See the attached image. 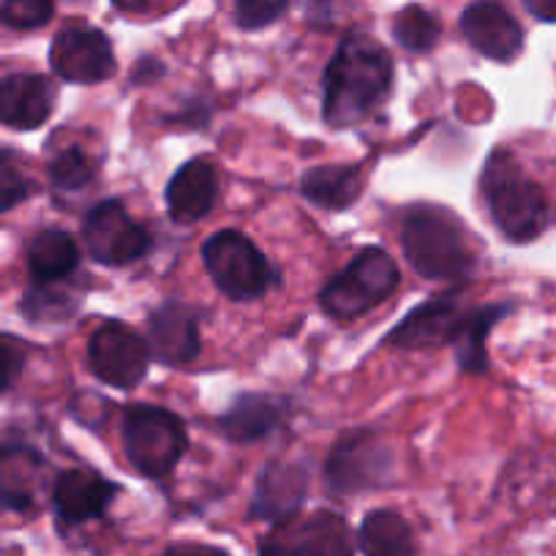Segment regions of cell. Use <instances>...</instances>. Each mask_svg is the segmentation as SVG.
<instances>
[{"label":"cell","instance_id":"2e32d148","mask_svg":"<svg viewBox=\"0 0 556 556\" xmlns=\"http://www.w3.org/2000/svg\"><path fill=\"white\" fill-rule=\"evenodd\" d=\"M308 491V472L301 464H267L256 478L251 518L287 523L298 518Z\"/></svg>","mask_w":556,"mask_h":556},{"label":"cell","instance_id":"f1b7e54d","mask_svg":"<svg viewBox=\"0 0 556 556\" xmlns=\"http://www.w3.org/2000/svg\"><path fill=\"white\" fill-rule=\"evenodd\" d=\"M55 14V0H0V25L12 30L45 28Z\"/></svg>","mask_w":556,"mask_h":556},{"label":"cell","instance_id":"277c9868","mask_svg":"<svg viewBox=\"0 0 556 556\" xmlns=\"http://www.w3.org/2000/svg\"><path fill=\"white\" fill-rule=\"evenodd\" d=\"M399 265L393 256L379 245H368L323 287L319 308L330 319L350 323L382 306L399 287Z\"/></svg>","mask_w":556,"mask_h":556},{"label":"cell","instance_id":"d6986e66","mask_svg":"<svg viewBox=\"0 0 556 556\" xmlns=\"http://www.w3.org/2000/svg\"><path fill=\"white\" fill-rule=\"evenodd\" d=\"M218 200V169L207 159H191L167 186V207L175 224H197Z\"/></svg>","mask_w":556,"mask_h":556},{"label":"cell","instance_id":"6da1fadb","mask_svg":"<svg viewBox=\"0 0 556 556\" xmlns=\"http://www.w3.org/2000/svg\"><path fill=\"white\" fill-rule=\"evenodd\" d=\"M393 88V58L366 34H350L325 68L328 126L350 128L366 121Z\"/></svg>","mask_w":556,"mask_h":556},{"label":"cell","instance_id":"ffe728a7","mask_svg":"<svg viewBox=\"0 0 556 556\" xmlns=\"http://www.w3.org/2000/svg\"><path fill=\"white\" fill-rule=\"evenodd\" d=\"M79 267V245L63 229H45L28 243V270L34 285L66 281Z\"/></svg>","mask_w":556,"mask_h":556},{"label":"cell","instance_id":"7402d4cb","mask_svg":"<svg viewBox=\"0 0 556 556\" xmlns=\"http://www.w3.org/2000/svg\"><path fill=\"white\" fill-rule=\"evenodd\" d=\"M363 173L357 167H314L303 175L301 194L325 211H346L361 200Z\"/></svg>","mask_w":556,"mask_h":556},{"label":"cell","instance_id":"4dcf8cb0","mask_svg":"<svg viewBox=\"0 0 556 556\" xmlns=\"http://www.w3.org/2000/svg\"><path fill=\"white\" fill-rule=\"evenodd\" d=\"M25 361H28L25 341H20L17 336L0 333V395L9 393L20 382Z\"/></svg>","mask_w":556,"mask_h":556},{"label":"cell","instance_id":"8992f818","mask_svg":"<svg viewBox=\"0 0 556 556\" xmlns=\"http://www.w3.org/2000/svg\"><path fill=\"white\" fill-rule=\"evenodd\" d=\"M202 260L213 285L229 298V301H256L265 292H270L278 281L276 267L267 262V256L235 229H222L202 245Z\"/></svg>","mask_w":556,"mask_h":556},{"label":"cell","instance_id":"cb8c5ba5","mask_svg":"<svg viewBox=\"0 0 556 556\" xmlns=\"http://www.w3.org/2000/svg\"><path fill=\"white\" fill-rule=\"evenodd\" d=\"M513 306H483L469 308V317L464 323L462 336L453 346H456L458 366L469 374H483L489 368V352H485V336L489 330L500 323L505 314H510Z\"/></svg>","mask_w":556,"mask_h":556},{"label":"cell","instance_id":"d6a6232c","mask_svg":"<svg viewBox=\"0 0 556 556\" xmlns=\"http://www.w3.org/2000/svg\"><path fill=\"white\" fill-rule=\"evenodd\" d=\"M523 7L540 23H556V0H523Z\"/></svg>","mask_w":556,"mask_h":556},{"label":"cell","instance_id":"5b68a950","mask_svg":"<svg viewBox=\"0 0 556 556\" xmlns=\"http://www.w3.org/2000/svg\"><path fill=\"white\" fill-rule=\"evenodd\" d=\"M189 437L175 412L151 404L128 406L123 417V447L142 478H167L184 458Z\"/></svg>","mask_w":556,"mask_h":556},{"label":"cell","instance_id":"9c48e42d","mask_svg":"<svg viewBox=\"0 0 556 556\" xmlns=\"http://www.w3.org/2000/svg\"><path fill=\"white\" fill-rule=\"evenodd\" d=\"M260 556H355L350 527L339 513L319 510L308 518L278 523L260 545Z\"/></svg>","mask_w":556,"mask_h":556},{"label":"cell","instance_id":"ba28073f","mask_svg":"<svg viewBox=\"0 0 556 556\" xmlns=\"http://www.w3.org/2000/svg\"><path fill=\"white\" fill-rule=\"evenodd\" d=\"M146 339L123 323H104L96 328L88 344V366L96 377L115 390L137 388L148 374Z\"/></svg>","mask_w":556,"mask_h":556},{"label":"cell","instance_id":"4fadbf2b","mask_svg":"<svg viewBox=\"0 0 556 556\" xmlns=\"http://www.w3.org/2000/svg\"><path fill=\"white\" fill-rule=\"evenodd\" d=\"M117 494L121 489L93 469H68L52 485V510L61 527H79L104 516Z\"/></svg>","mask_w":556,"mask_h":556},{"label":"cell","instance_id":"44dd1931","mask_svg":"<svg viewBox=\"0 0 556 556\" xmlns=\"http://www.w3.org/2000/svg\"><path fill=\"white\" fill-rule=\"evenodd\" d=\"M363 556H415V534L401 513L379 507L366 513L357 529Z\"/></svg>","mask_w":556,"mask_h":556},{"label":"cell","instance_id":"52a82bcc","mask_svg":"<svg viewBox=\"0 0 556 556\" xmlns=\"http://www.w3.org/2000/svg\"><path fill=\"white\" fill-rule=\"evenodd\" d=\"M83 240L96 262L123 267L146 256L151 249V235L139 227L117 200H104L90 207L83 224Z\"/></svg>","mask_w":556,"mask_h":556},{"label":"cell","instance_id":"e0dca14e","mask_svg":"<svg viewBox=\"0 0 556 556\" xmlns=\"http://www.w3.org/2000/svg\"><path fill=\"white\" fill-rule=\"evenodd\" d=\"M55 106V85L41 74L17 72L0 77V123L17 131L45 126Z\"/></svg>","mask_w":556,"mask_h":556},{"label":"cell","instance_id":"1f68e13d","mask_svg":"<svg viewBox=\"0 0 556 556\" xmlns=\"http://www.w3.org/2000/svg\"><path fill=\"white\" fill-rule=\"evenodd\" d=\"M162 556H229V554L224 548H216V545L178 543V545H169Z\"/></svg>","mask_w":556,"mask_h":556},{"label":"cell","instance_id":"30bf717a","mask_svg":"<svg viewBox=\"0 0 556 556\" xmlns=\"http://www.w3.org/2000/svg\"><path fill=\"white\" fill-rule=\"evenodd\" d=\"M328 485L336 494H355L388 483L390 451L379 437L368 431H352L336 442L328 458Z\"/></svg>","mask_w":556,"mask_h":556},{"label":"cell","instance_id":"603a6c76","mask_svg":"<svg viewBox=\"0 0 556 556\" xmlns=\"http://www.w3.org/2000/svg\"><path fill=\"white\" fill-rule=\"evenodd\" d=\"M278 420H281L278 401L267 399V395L245 393L238 395L227 415L222 417V431L232 442H256L273 434Z\"/></svg>","mask_w":556,"mask_h":556},{"label":"cell","instance_id":"8fae6325","mask_svg":"<svg viewBox=\"0 0 556 556\" xmlns=\"http://www.w3.org/2000/svg\"><path fill=\"white\" fill-rule=\"evenodd\" d=\"M50 66L66 83L96 85L115 74L117 61L106 34L88 25H68L52 39Z\"/></svg>","mask_w":556,"mask_h":556},{"label":"cell","instance_id":"4316f807","mask_svg":"<svg viewBox=\"0 0 556 556\" xmlns=\"http://www.w3.org/2000/svg\"><path fill=\"white\" fill-rule=\"evenodd\" d=\"M47 175H50V184L55 191H83L85 186L93 184L96 164L90 162L83 148L72 146L50 159Z\"/></svg>","mask_w":556,"mask_h":556},{"label":"cell","instance_id":"7a4b0ae2","mask_svg":"<svg viewBox=\"0 0 556 556\" xmlns=\"http://www.w3.org/2000/svg\"><path fill=\"white\" fill-rule=\"evenodd\" d=\"M401 249L417 276L434 281H458L475 270L464 227L451 211L437 205H415L401 222Z\"/></svg>","mask_w":556,"mask_h":556},{"label":"cell","instance_id":"484cf974","mask_svg":"<svg viewBox=\"0 0 556 556\" xmlns=\"http://www.w3.org/2000/svg\"><path fill=\"white\" fill-rule=\"evenodd\" d=\"M63 281L58 285H34L25 292L23 314L34 323H61L77 312L79 301L63 290Z\"/></svg>","mask_w":556,"mask_h":556},{"label":"cell","instance_id":"d4e9b609","mask_svg":"<svg viewBox=\"0 0 556 556\" xmlns=\"http://www.w3.org/2000/svg\"><path fill=\"white\" fill-rule=\"evenodd\" d=\"M440 20H437V14L426 12L424 7L401 9L399 17L393 20L395 41L409 52H429L440 41Z\"/></svg>","mask_w":556,"mask_h":556},{"label":"cell","instance_id":"ac0fdd59","mask_svg":"<svg viewBox=\"0 0 556 556\" xmlns=\"http://www.w3.org/2000/svg\"><path fill=\"white\" fill-rule=\"evenodd\" d=\"M45 456L25 442L0 445V510L28 513L41 489Z\"/></svg>","mask_w":556,"mask_h":556},{"label":"cell","instance_id":"3957f363","mask_svg":"<svg viewBox=\"0 0 556 556\" xmlns=\"http://www.w3.org/2000/svg\"><path fill=\"white\" fill-rule=\"evenodd\" d=\"M491 222L513 243H529L540 238L551 222L545 191L529 178L521 164L507 151H494L480 178Z\"/></svg>","mask_w":556,"mask_h":556},{"label":"cell","instance_id":"f546056e","mask_svg":"<svg viewBox=\"0 0 556 556\" xmlns=\"http://www.w3.org/2000/svg\"><path fill=\"white\" fill-rule=\"evenodd\" d=\"M290 0H235V23L243 30H260L285 14Z\"/></svg>","mask_w":556,"mask_h":556},{"label":"cell","instance_id":"5bb4252c","mask_svg":"<svg viewBox=\"0 0 556 556\" xmlns=\"http://www.w3.org/2000/svg\"><path fill=\"white\" fill-rule=\"evenodd\" d=\"M148 350L159 363H167V366H186L197 361L202 339L194 308L180 301H164L148 317Z\"/></svg>","mask_w":556,"mask_h":556},{"label":"cell","instance_id":"9a60e30c","mask_svg":"<svg viewBox=\"0 0 556 556\" xmlns=\"http://www.w3.org/2000/svg\"><path fill=\"white\" fill-rule=\"evenodd\" d=\"M462 34L480 55L510 63L523 50V28L500 0H475L462 14Z\"/></svg>","mask_w":556,"mask_h":556},{"label":"cell","instance_id":"83f0119b","mask_svg":"<svg viewBox=\"0 0 556 556\" xmlns=\"http://www.w3.org/2000/svg\"><path fill=\"white\" fill-rule=\"evenodd\" d=\"M34 191L36 184L25 173L23 159L14 151H9V148H3L0 151V216L12 211V207L23 205L25 200H30Z\"/></svg>","mask_w":556,"mask_h":556},{"label":"cell","instance_id":"836d02e7","mask_svg":"<svg viewBox=\"0 0 556 556\" xmlns=\"http://www.w3.org/2000/svg\"><path fill=\"white\" fill-rule=\"evenodd\" d=\"M117 9H123V12H142V9L151 3V0H112Z\"/></svg>","mask_w":556,"mask_h":556},{"label":"cell","instance_id":"7c38bea8","mask_svg":"<svg viewBox=\"0 0 556 556\" xmlns=\"http://www.w3.org/2000/svg\"><path fill=\"white\" fill-rule=\"evenodd\" d=\"M469 308L458 303V295H442L426 301L424 306L412 308L404 319L393 328L384 344L401 346V350H420V346H445L456 344L462 336Z\"/></svg>","mask_w":556,"mask_h":556}]
</instances>
